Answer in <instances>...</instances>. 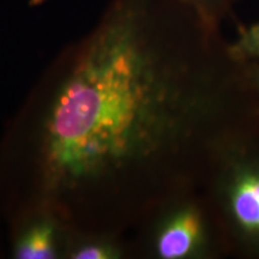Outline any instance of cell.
I'll list each match as a JSON object with an SVG mask.
<instances>
[{"instance_id":"2","label":"cell","mask_w":259,"mask_h":259,"mask_svg":"<svg viewBox=\"0 0 259 259\" xmlns=\"http://www.w3.org/2000/svg\"><path fill=\"white\" fill-rule=\"evenodd\" d=\"M229 257L259 259V118L233 134L203 185Z\"/></svg>"},{"instance_id":"8","label":"cell","mask_w":259,"mask_h":259,"mask_svg":"<svg viewBox=\"0 0 259 259\" xmlns=\"http://www.w3.org/2000/svg\"><path fill=\"white\" fill-rule=\"evenodd\" d=\"M250 76L252 84H253L255 96L259 102V61H251L250 63Z\"/></svg>"},{"instance_id":"9","label":"cell","mask_w":259,"mask_h":259,"mask_svg":"<svg viewBox=\"0 0 259 259\" xmlns=\"http://www.w3.org/2000/svg\"><path fill=\"white\" fill-rule=\"evenodd\" d=\"M2 222H4V219H3L2 206H0V226H2ZM2 253H3V244H2V228H0V254Z\"/></svg>"},{"instance_id":"4","label":"cell","mask_w":259,"mask_h":259,"mask_svg":"<svg viewBox=\"0 0 259 259\" xmlns=\"http://www.w3.org/2000/svg\"><path fill=\"white\" fill-rule=\"evenodd\" d=\"M12 259H65L71 229L57 216L38 211L8 223Z\"/></svg>"},{"instance_id":"7","label":"cell","mask_w":259,"mask_h":259,"mask_svg":"<svg viewBox=\"0 0 259 259\" xmlns=\"http://www.w3.org/2000/svg\"><path fill=\"white\" fill-rule=\"evenodd\" d=\"M193 10L204 22L220 28L222 19L228 14L232 0H180Z\"/></svg>"},{"instance_id":"5","label":"cell","mask_w":259,"mask_h":259,"mask_svg":"<svg viewBox=\"0 0 259 259\" xmlns=\"http://www.w3.org/2000/svg\"><path fill=\"white\" fill-rule=\"evenodd\" d=\"M132 254L131 242L125 236L71 229L65 259H125Z\"/></svg>"},{"instance_id":"3","label":"cell","mask_w":259,"mask_h":259,"mask_svg":"<svg viewBox=\"0 0 259 259\" xmlns=\"http://www.w3.org/2000/svg\"><path fill=\"white\" fill-rule=\"evenodd\" d=\"M132 253L145 259L228 258L219 220L202 190L161 204L135 232Z\"/></svg>"},{"instance_id":"1","label":"cell","mask_w":259,"mask_h":259,"mask_svg":"<svg viewBox=\"0 0 259 259\" xmlns=\"http://www.w3.org/2000/svg\"><path fill=\"white\" fill-rule=\"evenodd\" d=\"M259 118L250 63L180 0H111L54 58L0 139L4 223L45 211L125 236L203 189Z\"/></svg>"},{"instance_id":"6","label":"cell","mask_w":259,"mask_h":259,"mask_svg":"<svg viewBox=\"0 0 259 259\" xmlns=\"http://www.w3.org/2000/svg\"><path fill=\"white\" fill-rule=\"evenodd\" d=\"M229 50L239 60L259 61V22L241 29L238 37L229 44Z\"/></svg>"}]
</instances>
